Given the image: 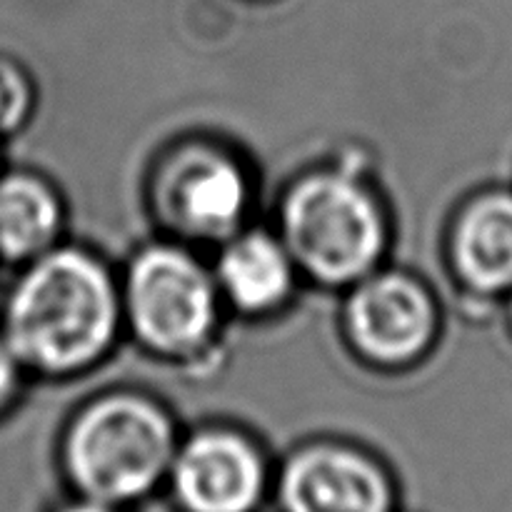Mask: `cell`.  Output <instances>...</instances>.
I'll return each mask as SVG.
<instances>
[{
	"label": "cell",
	"mask_w": 512,
	"mask_h": 512,
	"mask_svg": "<svg viewBox=\"0 0 512 512\" xmlns=\"http://www.w3.org/2000/svg\"><path fill=\"white\" fill-rule=\"evenodd\" d=\"M118 303L105 270L75 250L45 253L25 270L5 305L3 338L20 363L73 370L113 338Z\"/></svg>",
	"instance_id": "6da1fadb"
},
{
	"label": "cell",
	"mask_w": 512,
	"mask_h": 512,
	"mask_svg": "<svg viewBox=\"0 0 512 512\" xmlns=\"http://www.w3.org/2000/svg\"><path fill=\"white\" fill-rule=\"evenodd\" d=\"M173 460L168 418L138 398H110L88 408L65 443V465L75 488L113 508L148 495Z\"/></svg>",
	"instance_id": "7a4b0ae2"
},
{
	"label": "cell",
	"mask_w": 512,
	"mask_h": 512,
	"mask_svg": "<svg viewBox=\"0 0 512 512\" xmlns=\"http://www.w3.org/2000/svg\"><path fill=\"white\" fill-rule=\"evenodd\" d=\"M283 228L293 258L325 283L363 278L383 250L378 205L338 173L295 185L285 200Z\"/></svg>",
	"instance_id": "3957f363"
},
{
	"label": "cell",
	"mask_w": 512,
	"mask_h": 512,
	"mask_svg": "<svg viewBox=\"0 0 512 512\" xmlns=\"http://www.w3.org/2000/svg\"><path fill=\"white\" fill-rule=\"evenodd\" d=\"M128 310L145 343L180 353L198 345L213 325V285L190 255L150 248L130 268Z\"/></svg>",
	"instance_id": "277c9868"
},
{
	"label": "cell",
	"mask_w": 512,
	"mask_h": 512,
	"mask_svg": "<svg viewBox=\"0 0 512 512\" xmlns=\"http://www.w3.org/2000/svg\"><path fill=\"white\" fill-rule=\"evenodd\" d=\"M285 512H393V488L378 463L340 445H313L285 465Z\"/></svg>",
	"instance_id": "5b68a950"
},
{
	"label": "cell",
	"mask_w": 512,
	"mask_h": 512,
	"mask_svg": "<svg viewBox=\"0 0 512 512\" xmlns=\"http://www.w3.org/2000/svg\"><path fill=\"white\" fill-rule=\"evenodd\" d=\"M175 498L185 512H253L265 490V468L248 440L205 433L173 460Z\"/></svg>",
	"instance_id": "8992f818"
},
{
	"label": "cell",
	"mask_w": 512,
	"mask_h": 512,
	"mask_svg": "<svg viewBox=\"0 0 512 512\" xmlns=\"http://www.w3.org/2000/svg\"><path fill=\"white\" fill-rule=\"evenodd\" d=\"M348 323L355 343L368 358L405 363L428 345L435 315L418 283L400 275H380L353 295Z\"/></svg>",
	"instance_id": "52a82bcc"
},
{
	"label": "cell",
	"mask_w": 512,
	"mask_h": 512,
	"mask_svg": "<svg viewBox=\"0 0 512 512\" xmlns=\"http://www.w3.org/2000/svg\"><path fill=\"white\" fill-rule=\"evenodd\" d=\"M455 263L470 288L512 293V193H488L468 205L455 230Z\"/></svg>",
	"instance_id": "ba28073f"
},
{
	"label": "cell",
	"mask_w": 512,
	"mask_h": 512,
	"mask_svg": "<svg viewBox=\"0 0 512 512\" xmlns=\"http://www.w3.org/2000/svg\"><path fill=\"white\" fill-rule=\"evenodd\" d=\"M180 223L205 238L230 233L245 210V180L230 160L200 158L173 185Z\"/></svg>",
	"instance_id": "9c48e42d"
},
{
	"label": "cell",
	"mask_w": 512,
	"mask_h": 512,
	"mask_svg": "<svg viewBox=\"0 0 512 512\" xmlns=\"http://www.w3.org/2000/svg\"><path fill=\"white\" fill-rule=\"evenodd\" d=\"M58 225L60 205L48 185L18 173L0 178V258H38Z\"/></svg>",
	"instance_id": "30bf717a"
},
{
	"label": "cell",
	"mask_w": 512,
	"mask_h": 512,
	"mask_svg": "<svg viewBox=\"0 0 512 512\" xmlns=\"http://www.w3.org/2000/svg\"><path fill=\"white\" fill-rule=\"evenodd\" d=\"M220 283L240 308H273L290 288V258L265 233L243 235L223 253Z\"/></svg>",
	"instance_id": "8fae6325"
},
{
	"label": "cell",
	"mask_w": 512,
	"mask_h": 512,
	"mask_svg": "<svg viewBox=\"0 0 512 512\" xmlns=\"http://www.w3.org/2000/svg\"><path fill=\"white\" fill-rule=\"evenodd\" d=\"M30 108V85L13 60L0 58V135L25 120Z\"/></svg>",
	"instance_id": "7c38bea8"
},
{
	"label": "cell",
	"mask_w": 512,
	"mask_h": 512,
	"mask_svg": "<svg viewBox=\"0 0 512 512\" xmlns=\"http://www.w3.org/2000/svg\"><path fill=\"white\" fill-rule=\"evenodd\" d=\"M18 355L8 345V340L0 335V408L13 398L15 385H18Z\"/></svg>",
	"instance_id": "4fadbf2b"
},
{
	"label": "cell",
	"mask_w": 512,
	"mask_h": 512,
	"mask_svg": "<svg viewBox=\"0 0 512 512\" xmlns=\"http://www.w3.org/2000/svg\"><path fill=\"white\" fill-rule=\"evenodd\" d=\"M60 512H115V510H113V505H105V503H98V500L85 498L83 503H73Z\"/></svg>",
	"instance_id": "5bb4252c"
},
{
	"label": "cell",
	"mask_w": 512,
	"mask_h": 512,
	"mask_svg": "<svg viewBox=\"0 0 512 512\" xmlns=\"http://www.w3.org/2000/svg\"><path fill=\"white\" fill-rule=\"evenodd\" d=\"M510 313H512V310H510Z\"/></svg>",
	"instance_id": "9a60e30c"
}]
</instances>
